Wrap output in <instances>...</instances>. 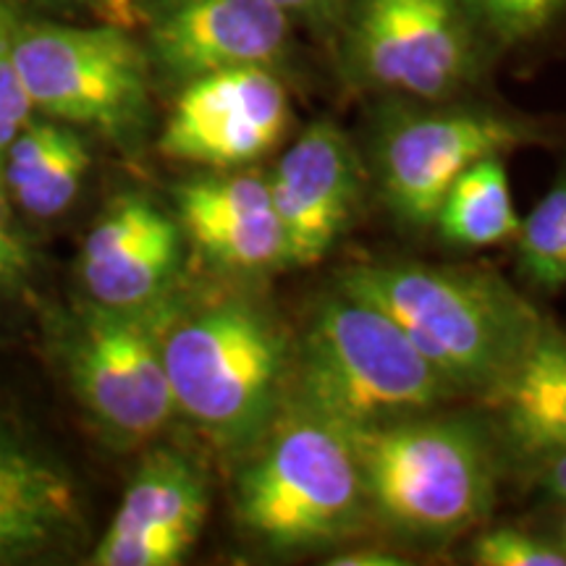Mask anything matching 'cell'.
Segmentation results:
<instances>
[{
  "mask_svg": "<svg viewBox=\"0 0 566 566\" xmlns=\"http://www.w3.org/2000/svg\"><path fill=\"white\" fill-rule=\"evenodd\" d=\"M336 289L391 317L454 394L488 399L546 328L504 279L472 268L363 263Z\"/></svg>",
  "mask_w": 566,
  "mask_h": 566,
  "instance_id": "cell-1",
  "label": "cell"
},
{
  "mask_svg": "<svg viewBox=\"0 0 566 566\" xmlns=\"http://www.w3.org/2000/svg\"><path fill=\"white\" fill-rule=\"evenodd\" d=\"M163 363L176 412L223 449L258 446L286 399L294 346L279 317L252 300H218L174 317Z\"/></svg>",
  "mask_w": 566,
  "mask_h": 566,
  "instance_id": "cell-2",
  "label": "cell"
},
{
  "mask_svg": "<svg viewBox=\"0 0 566 566\" xmlns=\"http://www.w3.org/2000/svg\"><path fill=\"white\" fill-rule=\"evenodd\" d=\"M286 396L346 430H370L433 412L454 388L391 317L336 289L294 346Z\"/></svg>",
  "mask_w": 566,
  "mask_h": 566,
  "instance_id": "cell-3",
  "label": "cell"
},
{
  "mask_svg": "<svg viewBox=\"0 0 566 566\" xmlns=\"http://www.w3.org/2000/svg\"><path fill=\"white\" fill-rule=\"evenodd\" d=\"M237 512L279 554L349 537L370 512L352 430L286 396L239 478Z\"/></svg>",
  "mask_w": 566,
  "mask_h": 566,
  "instance_id": "cell-4",
  "label": "cell"
},
{
  "mask_svg": "<svg viewBox=\"0 0 566 566\" xmlns=\"http://www.w3.org/2000/svg\"><path fill=\"white\" fill-rule=\"evenodd\" d=\"M352 436L367 506L388 527L438 541L478 525L491 509L495 464L470 422L417 415Z\"/></svg>",
  "mask_w": 566,
  "mask_h": 566,
  "instance_id": "cell-5",
  "label": "cell"
},
{
  "mask_svg": "<svg viewBox=\"0 0 566 566\" xmlns=\"http://www.w3.org/2000/svg\"><path fill=\"white\" fill-rule=\"evenodd\" d=\"M17 61L34 111L132 142L147 116L150 55L132 30L17 19Z\"/></svg>",
  "mask_w": 566,
  "mask_h": 566,
  "instance_id": "cell-6",
  "label": "cell"
},
{
  "mask_svg": "<svg viewBox=\"0 0 566 566\" xmlns=\"http://www.w3.org/2000/svg\"><path fill=\"white\" fill-rule=\"evenodd\" d=\"M342 13L346 71L363 87L441 103L478 74L470 0H346Z\"/></svg>",
  "mask_w": 566,
  "mask_h": 566,
  "instance_id": "cell-7",
  "label": "cell"
},
{
  "mask_svg": "<svg viewBox=\"0 0 566 566\" xmlns=\"http://www.w3.org/2000/svg\"><path fill=\"white\" fill-rule=\"evenodd\" d=\"M541 139L533 122L493 108H399L373 134V171L396 221L430 229L446 192L467 168Z\"/></svg>",
  "mask_w": 566,
  "mask_h": 566,
  "instance_id": "cell-8",
  "label": "cell"
},
{
  "mask_svg": "<svg viewBox=\"0 0 566 566\" xmlns=\"http://www.w3.org/2000/svg\"><path fill=\"white\" fill-rule=\"evenodd\" d=\"M179 310L171 296L129 310L92 302L74 325L71 384L92 420L116 441H147L176 412L163 338Z\"/></svg>",
  "mask_w": 566,
  "mask_h": 566,
  "instance_id": "cell-9",
  "label": "cell"
},
{
  "mask_svg": "<svg viewBox=\"0 0 566 566\" xmlns=\"http://www.w3.org/2000/svg\"><path fill=\"white\" fill-rule=\"evenodd\" d=\"M289 122L292 105L275 69L216 71L184 84L160 153L208 168H244L279 145Z\"/></svg>",
  "mask_w": 566,
  "mask_h": 566,
  "instance_id": "cell-10",
  "label": "cell"
},
{
  "mask_svg": "<svg viewBox=\"0 0 566 566\" xmlns=\"http://www.w3.org/2000/svg\"><path fill=\"white\" fill-rule=\"evenodd\" d=\"M150 59L187 84L226 69H275L289 51L292 19L271 0H137Z\"/></svg>",
  "mask_w": 566,
  "mask_h": 566,
  "instance_id": "cell-11",
  "label": "cell"
},
{
  "mask_svg": "<svg viewBox=\"0 0 566 566\" xmlns=\"http://www.w3.org/2000/svg\"><path fill=\"white\" fill-rule=\"evenodd\" d=\"M268 184L286 239V265L310 268L349 229L363 192V168L336 124L315 122L281 155Z\"/></svg>",
  "mask_w": 566,
  "mask_h": 566,
  "instance_id": "cell-12",
  "label": "cell"
},
{
  "mask_svg": "<svg viewBox=\"0 0 566 566\" xmlns=\"http://www.w3.org/2000/svg\"><path fill=\"white\" fill-rule=\"evenodd\" d=\"M181 265V226L147 197L126 195L87 233L80 275L105 307H145L168 296Z\"/></svg>",
  "mask_w": 566,
  "mask_h": 566,
  "instance_id": "cell-13",
  "label": "cell"
},
{
  "mask_svg": "<svg viewBox=\"0 0 566 566\" xmlns=\"http://www.w3.org/2000/svg\"><path fill=\"white\" fill-rule=\"evenodd\" d=\"M184 231L212 263L242 273L286 265V239L268 176L239 171L176 189Z\"/></svg>",
  "mask_w": 566,
  "mask_h": 566,
  "instance_id": "cell-14",
  "label": "cell"
},
{
  "mask_svg": "<svg viewBox=\"0 0 566 566\" xmlns=\"http://www.w3.org/2000/svg\"><path fill=\"white\" fill-rule=\"evenodd\" d=\"M488 401L499 409L506 441L522 459H543L566 449V336L541 331L520 365Z\"/></svg>",
  "mask_w": 566,
  "mask_h": 566,
  "instance_id": "cell-15",
  "label": "cell"
},
{
  "mask_svg": "<svg viewBox=\"0 0 566 566\" xmlns=\"http://www.w3.org/2000/svg\"><path fill=\"white\" fill-rule=\"evenodd\" d=\"M76 514L71 480L0 430V564L51 546Z\"/></svg>",
  "mask_w": 566,
  "mask_h": 566,
  "instance_id": "cell-16",
  "label": "cell"
},
{
  "mask_svg": "<svg viewBox=\"0 0 566 566\" xmlns=\"http://www.w3.org/2000/svg\"><path fill=\"white\" fill-rule=\"evenodd\" d=\"M208 514V488L195 464L174 451L145 457L126 485L108 533L174 530L197 537Z\"/></svg>",
  "mask_w": 566,
  "mask_h": 566,
  "instance_id": "cell-17",
  "label": "cell"
},
{
  "mask_svg": "<svg viewBox=\"0 0 566 566\" xmlns=\"http://www.w3.org/2000/svg\"><path fill=\"white\" fill-rule=\"evenodd\" d=\"M520 223L504 158H485L451 184L433 226L443 242L483 250L514 239Z\"/></svg>",
  "mask_w": 566,
  "mask_h": 566,
  "instance_id": "cell-18",
  "label": "cell"
},
{
  "mask_svg": "<svg viewBox=\"0 0 566 566\" xmlns=\"http://www.w3.org/2000/svg\"><path fill=\"white\" fill-rule=\"evenodd\" d=\"M516 242L520 273L537 289H566V174L522 218Z\"/></svg>",
  "mask_w": 566,
  "mask_h": 566,
  "instance_id": "cell-19",
  "label": "cell"
},
{
  "mask_svg": "<svg viewBox=\"0 0 566 566\" xmlns=\"http://www.w3.org/2000/svg\"><path fill=\"white\" fill-rule=\"evenodd\" d=\"M485 42L516 48L533 42L566 19V0H470Z\"/></svg>",
  "mask_w": 566,
  "mask_h": 566,
  "instance_id": "cell-20",
  "label": "cell"
},
{
  "mask_svg": "<svg viewBox=\"0 0 566 566\" xmlns=\"http://www.w3.org/2000/svg\"><path fill=\"white\" fill-rule=\"evenodd\" d=\"M90 168V150L80 134H71L63 150L55 155L51 166L32 184L13 195L21 208L34 218H53L69 208L80 195L84 174Z\"/></svg>",
  "mask_w": 566,
  "mask_h": 566,
  "instance_id": "cell-21",
  "label": "cell"
},
{
  "mask_svg": "<svg viewBox=\"0 0 566 566\" xmlns=\"http://www.w3.org/2000/svg\"><path fill=\"white\" fill-rule=\"evenodd\" d=\"M197 537L174 530L153 533H105L97 543L92 564L97 566H174L179 564Z\"/></svg>",
  "mask_w": 566,
  "mask_h": 566,
  "instance_id": "cell-22",
  "label": "cell"
},
{
  "mask_svg": "<svg viewBox=\"0 0 566 566\" xmlns=\"http://www.w3.org/2000/svg\"><path fill=\"white\" fill-rule=\"evenodd\" d=\"M13 38H17V17L0 3V171H3L6 150L32 122L34 113L30 92L21 80Z\"/></svg>",
  "mask_w": 566,
  "mask_h": 566,
  "instance_id": "cell-23",
  "label": "cell"
},
{
  "mask_svg": "<svg viewBox=\"0 0 566 566\" xmlns=\"http://www.w3.org/2000/svg\"><path fill=\"white\" fill-rule=\"evenodd\" d=\"M472 562L483 566H566L562 546L537 541L516 527L488 530L472 546Z\"/></svg>",
  "mask_w": 566,
  "mask_h": 566,
  "instance_id": "cell-24",
  "label": "cell"
},
{
  "mask_svg": "<svg viewBox=\"0 0 566 566\" xmlns=\"http://www.w3.org/2000/svg\"><path fill=\"white\" fill-rule=\"evenodd\" d=\"M27 265H30V258H27L24 239L13 226L9 205L0 195V289L17 283L21 273L27 271Z\"/></svg>",
  "mask_w": 566,
  "mask_h": 566,
  "instance_id": "cell-25",
  "label": "cell"
},
{
  "mask_svg": "<svg viewBox=\"0 0 566 566\" xmlns=\"http://www.w3.org/2000/svg\"><path fill=\"white\" fill-rule=\"evenodd\" d=\"M45 3L87 11L95 21H108V24L124 27V30H137L139 27L137 0H45Z\"/></svg>",
  "mask_w": 566,
  "mask_h": 566,
  "instance_id": "cell-26",
  "label": "cell"
},
{
  "mask_svg": "<svg viewBox=\"0 0 566 566\" xmlns=\"http://www.w3.org/2000/svg\"><path fill=\"white\" fill-rule=\"evenodd\" d=\"M292 21H304L313 27H328L344 11L346 0H271Z\"/></svg>",
  "mask_w": 566,
  "mask_h": 566,
  "instance_id": "cell-27",
  "label": "cell"
},
{
  "mask_svg": "<svg viewBox=\"0 0 566 566\" xmlns=\"http://www.w3.org/2000/svg\"><path fill=\"white\" fill-rule=\"evenodd\" d=\"M325 564L331 566H401L407 564L401 556L388 554L384 548H357L346 551V554H338L336 558H328Z\"/></svg>",
  "mask_w": 566,
  "mask_h": 566,
  "instance_id": "cell-28",
  "label": "cell"
},
{
  "mask_svg": "<svg viewBox=\"0 0 566 566\" xmlns=\"http://www.w3.org/2000/svg\"><path fill=\"white\" fill-rule=\"evenodd\" d=\"M548 488L551 493L566 501V449L548 459Z\"/></svg>",
  "mask_w": 566,
  "mask_h": 566,
  "instance_id": "cell-29",
  "label": "cell"
},
{
  "mask_svg": "<svg viewBox=\"0 0 566 566\" xmlns=\"http://www.w3.org/2000/svg\"><path fill=\"white\" fill-rule=\"evenodd\" d=\"M562 535H564L562 541H566V516H564V522H562Z\"/></svg>",
  "mask_w": 566,
  "mask_h": 566,
  "instance_id": "cell-30",
  "label": "cell"
},
{
  "mask_svg": "<svg viewBox=\"0 0 566 566\" xmlns=\"http://www.w3.org/2000/svg\"><path fill=\"white\" fill-rule=\"evenodd\" d=\"M562 551L566 554V541H562Z\"/></svg>",
  "mask_w": 566,
  "mask_h": 566,
  "instance_id": "cell-31",
  "label": "cell"
}]
</instances>
